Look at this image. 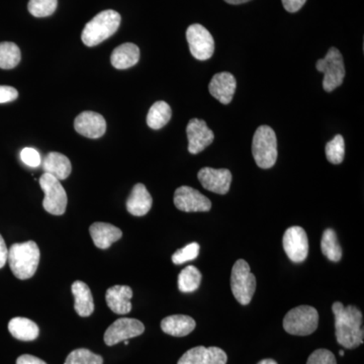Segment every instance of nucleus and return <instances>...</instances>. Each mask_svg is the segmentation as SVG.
I'll return each mask as SVG.
<instances>
[{
  "instance_id": "obj_1",
  "label": "nucleus",
  "mask_w": 364,
  "mask_h": 364,
  "mask_svg": "<svg viewBox=\"0 0 364 364\" xmlns=\"http://www.w3.org/2000/svg\"><path fill=\"white\" fill-rule=\"evenodd\" d=\"M337 342L344 348H358L363 344V316L355 306H345L340 301L333 304Z\"/></svg>"
},
{
  "instance_id": "obj_2",
  "label": "nucleus",
  "mask_w": 364,
  "mask_h": 364,
  "mask_svg": "<svg viewBox=\"0 0 364 364\" xmlns=\"http://www.w3.org/2000/svg\"><path fill=\"white\" fill-rule=\"evenodd\" d=\"M40 249L33 241L16 243L9 250L7 260L14 277L28 279L35 275L40 262Z\"/></svg>"
},
{
  "instance_id": "obj_3",
  "label": "nucleus",
  "mask_w": 364,
  "mask_h": 364,
  "mask_svg": "<svg viewBox=\"0 0 364 364\" xmlns=\"http://www.w3.org/2000/svg\"><path fill=\"white\" fill-rule=\"evenodd\" d=\"M121 25V16L116 11L107 9L97 14L83 28L81 39L87 47H95L111 38Z\"/></svg>"
},
{
  "instance_id": "obj_4",
  "label": "nucleus",
  "mask_w": 364,
  "mask_h": 364,
  "mask_svg": "<svg viewBox=\"0 0 364 364\" xmlns=\"http://www.w3.org/2000/svg\"><path fill=\"white\" fill-rule=\"evenodd\" d=\"M252 154L256 164L262 169L274 166L277 160V139L270 127L260 126L253 136Z\"/></svg>"
},
{
  "instance_id": "obj_5",
  "label": "nucleus",
  "mask_w": 364,
  "mask_h": 364,
  "mask_svg": "<svg viewBox=\"0 0 364 364\" xmlns=\"http://www.w3.org/2000/svg\"><path fill=\"white\" fill-rule=\"evenodd\" d=\"M318 313L311 306L291 309L284 318V328L289 334L308 336L317 330Z\"/></svg>"
},
{
  "instance_id": "obj_6",
  "label": "nucleus",
  "mask_w": 364,
  "mask_h": 364,
  "mask_svg": "<svg viewBox=\"0 0 364 364\" xmlns=\"http://www.w3.org/2000/svg\"><path fill=\"white\" fill-rule=\"evenodd\" d=\"M231 289L239 304H250L256 291V277L251 272L247 261L239 259L235 263L231 274Z\"/></svg>"
},
{
  "instance_id": "obj_7",
  "label": "nucleus",
  "mask_w": 364,
  "mask_h": 364,
  "mask_svg": "<svg viewBox=\"0 0 364 364\" xmlns=\"http://www.w3.org/2000/svg\"><path fill=\"white\" fill-rule=\"evenodd\" d=\"M317 70L324 74L323 88L327 92L336 90L343 83L345 66L343 57L337 48H331L323 59L318 60Z\"/></svg>"
},
{
  "instance_id": "obj_8",
  "label": "nucleus",
  "mask_w": 364,
  "mask_h": 364,
  "mask_svg": "<svg viewBox=\"0 0 364 364\" xmlns=\"http://www.w3.org/2000/svg\"><path fill=\"white\" fill-rule=\"evenodd\" d=\"M40 186L45 193L43 200L45 210L51 215H63L68 203V198L59 179L51 174L44 173L41 176Z\"/></svg>"
},
{
  "instance_id": "obj_9",
  "label": "nucleus",
  "mask_w": 364,
  "mask_h": 364,
  "mask_svg": "<svg viewBox=\"0 0 364 364\" xmlns=\"http://www.w3.org/2000/svg\"><path fill=\"white\" fill-rule=\"evenodd\" d=\"M186 40L188 42L189 51L196 59L205 61L214 55V38L212 33L200 23L188 26L186 31Z\"/></svg>"
},
{
  "instance_id": "obj_10",
  "label": "nucleus",
  "mask_w": 364,
  "mask_h": 364,
  "mask_svg": "<svg viewBox=\"0 0 364 364\" xmlns=\"http://www.w3.org/2000/svg\"><path fill=\"white\" fill-rule=\"evenodd\" d=\"M145 331V326L136 318H121L112 323L105 333V342L107 346H114L124 340L135 338Z\"/></svg>"
},
{
  "instance_id": "obj_11",
  "label": "nucleus",
  "mask_w": 364,
  "mask_h": 364,
  "mask_svg": "<svg viewBox=\"0 0 364 364\" xmlns=\"http://www.w3.org/2000/svg\"><path fill=\"white\" fill-rule=\"evenodd\" d=\"M282 245L287 257L294 263L303 262L308 257L309 239L301 227L289 228L284 235Z\"/></svg>"
},
{
  "instance_id": "obj_12",
  "label": "nucleus",
  "mask_w": 364,
  "mask_h": 364,
  "mask_svg": "<svg viewBox=\"0 0 364 364\" xmlns=\"http://www.w3.org/2000/svg\"><path fill=\"white\" fill-rule=\"evenodd\" d=\"M174 205L179 210L186 213L208 212L212 203L207 196L191 186H181L174 193Z\"/></svg>"
},
{
  "instance_id": "obj_13",
  "label": "nucleus",
  "mask_w": 364,
  "mask_h": 364,
  "mask_svg": "<svg viewBox=\"0 0 364 364\" xmlns=\"http://www.w3.org/2000/svg\"><path fill=\"white\" fill-rule=\"evenodd\" d=\"M188 139V151L191 154H198L208 147L215 140L214 132L208 128L203 119H193L186 127Z\"/></svg>"
},
{
  "instance_id": "obj_14",
  "label": "nucleus",
  "mask_w": 364,
  "mask_h": 364,
  "mask_svg": "<svg viewBox=\"0 0 364 364\" xmlns=\"http://www.w3.org/2000/svg\"><path fill=\"white\" fill-rule=\"evenodd\" d=\"M198 178L203 188L218 195H226L231 188L232 173L229 169L203 167L198 171Z\"/></svg>"
},
{
  "instance_id": "obj_15",
  "label": "nucleus",
  "mask_w": 364,
  "mask_h": 364,
  "mask_svg": "<svg viewBox=\"0 0 364 364\" xmlns=\"http://www.w3.org/2000/svg\"><path fill=\"white\" fill-rule=\"evenodd\" d=\"M226 352L219 347L198 346L189 349L177 364H226Z\"/></svg>"
},
{
  "instance_id": "obj_16",
  "label": "nucleus",
  "mask_w": 364,
  "mask_h": 364,
  "mask_svg": "<svg viewBox=\"0 0 364 364\" xmlns=\"http://www.w3.org/2000/svg\"><path fill=\"white\" fill-rule=\"evenodd\" d=\"M74 128L86 138L98 139L105 135L107 123L102 114L95 112H83L74 121Z\"/></svg>"
},
{
  "instance_id": "obj_17",
  "label": "nucleus",
  "mask_w": 364,
  "mask_h": 364,
  "mask_svg": "<svg viewBox=\"0 0 364 364\" xmlns=\"http://www.w3.org/2000/svg\"><path fill=\"white\" fill-rule=\"evenodd\" d=\"M236 78L229 72L215 74L208 85L210 95L223 105H229L233 100L236 91Z\"/></svg>"
},
{
  "instance_id": "obj_18",
  "label": "nucleus",
  "mask_w": 364,
  "mask_h": 364,
  "mask_svg": "<svg viewBox=\"0 0 364 364\" xmlns=\"http://www.w3.org/2000/svg\"><path fill=\"white\" fill-rule=\"evenodd\" d=\"M133 289L128 286H114L107 289L105 301L112 312L117 315H126L132 310L131 299Z\"/></svg>"
},
{
  "instance_id": "obj_19",
  "label": "nucleus",
  "mask_w": 364,
  "mask_h": 364,
  "mask_svg": "<svg viewBox=\"0 0 364 364\" xmlns=\"http://www.w3.org/2000/svg\"><path fill=\"white\" fill-rule=\"evenodd\" d=\"M152 203V196L146 186L142 183H136L127 200V210L135 217H143L149 213Z\"/></svg>"
},
{
  "instance_id": "obj_20",
  "label": "nucleus",
  "mask_w": 364,
  "mask_h": 364,
  "mask_svg": "<svg viewBox=\"0 0 364 364\" xmlns=\"http://www.w3.org/2000/svg\"><path fill=\"white\" fill-rule=\"evenodd\" d=\"M90 232L95 245L102 250L111 247L112 243L123 236V232L119 228L107 223H95L91 225Z\"/></svg>"
},
{
  "instance_id": "obj_21",
  "label": "nucleus",
  "mask_w": 364,
  "mask_h": 364,
  "mask_svg": "<svg viewBox=\"0 0 364 364\" xmlns=\"http://www.w3.org/2000/svg\"><path fill=\"white\" fill-rule=\"evenodd\" d=\"M196 323L193 318L186 315H173L163 318L162 331L174 337H184L196 329Z\"/></svg>"
},
{
  "instance_id": "obj_22",
  "label": "nucleus",
  "mask_w": 364,
  "mask_h": 364,
  "mask_svg": "<svg viewBox=\"0 0 364 364\" xmlns=\"http://www.w3.org/2000/svg\"><path fill=\"white\" fill-rule=\"evenodd\" d=\"M71 289L74 299H75L74 308H75L76 313L80 317H90L95 311V303H93V296L90 287L85 282L77 280V282H73Z\"/></svg>"
},
{
  "instance_id": "obj_23",
  "label": "nucleus",
  "mask_w": 364,
  "mask_h": 364,
  "mask_svg": "<svg viewBox=\"0 0 364 364\" xmlns=\"http://www.w3.org/2000/svg\"><path fill=\"white\" fill-rule=\"evenodd\" d=\"M45 173L51 174L59 181H64L70 176L72 165L70 160L58 152H51L43 160Z\"/></svg>"
},
{
  "instance_id": "obj_24",
  "label": "nucleus",
  "mask_w": 364,
  "mask_h": 364,
  "mask_svg": "<svg viewBox=\"0 0 364 364\" xmlns=\"http://www.w3.org/2000/svg\"><path fill=\"white\" fill-rule=\"evenodd\" d=\"M140 60V49L133 43L119 46L112 52L111 62L117 69H128L135 66Z\"/></svg>"
},
{
  "instance_id": "obj_25",
  "label": "nucleus",
  "mask_w": 364,
  "mask_h": 364,
  "mask_svg": "<svg viewBox=\"0 0 364 364\" xmlns=\"http://www.w3.org/2000/svg\"><path fill=\"white\" fill-rule=\"evenodd\" d=\"M9 330L14 338L21 341H33L39 337L40 329L30 318L16 317L9 323Z\"/></svg>"
},
{
  "instance_id": "obj_26",
  "label": "nucleus",
  "mask_w": 364,
  "mask_h": 364,
  "mask_svg": "<svg viewBox=\"0 0 364 364\" xmlns=\"http://www.w3.org/2000/svg\"><path fill=\"white\" fill-rule=\"evenodd\" d=\"M172 111L165 102H157L151 107L147 116V124L153 130H160L171 119Z\"/></svg>"
},
{
  "instance_id": "obj_27",
  "label": "nucleus",
  "mask_w": 364,
  "mask_h": 364,
  "mask_svg": "<svg viewBox=\"0 0 364 364\" xmlns=\"http://www.w3.org/2000/svg\"><path fill=\"white\" fill-rule=\"evenodd\" d=\"M321 249L326 257L332 262H339L342 258V248L340 246L336 232L333 229L325 230L321 240Z\"/></svg>"
},
{
  "instance_id": "obj_28",
  "label": "nucleus",
  "mask_w": 364,
  "mask_h": 364,
  "mask_svg": "<svg viewBox=\"0 0 364 364\" xmlns=\"http://www.w3.org/2000/svg\"><path fill=\"white\" fill-rule=\"evenodd\" d=\"M202 282V273L198 268L188 267L178 275V289L182 293H193L200 286Z\"/></svg>"
},
{
  "instance_id": "obj_29",
  "label": "nucleus",
  "mask_w": 364,
  "mask_h": 364,
  "mask_svg": "<svg viewBox=\"0 0 364 364\" xmlns=\"http://www.w3.org/2000/svg\"><path fill=\"white\" fill-rule=\"evenodd\" d=\"M21 62V50L14 43H0V68L13 69Z\"/></svg>"
},
{
  "instance_id": "obj_30",
  "label": "nucleus",
  "mask_w": 364,
  "mask_h": 364,
  "mask_svg": "<svg viewBox=\"0 0 364 364\" xmlns=\"http://www.w3.org/2000/svg\"><path fill=\"white\" fill-rule=\"evenodd\" d=\"M326 157L332 164L338 165L343 162L345 157V142L341 135H336L330 142L326 144Z\"/></svg>"
},
{
  "instance_id": "obj_31",
  "label": "nucleus",
  "mask_w": 364,
  "mask_h": 364,
  "mask_svg": "<svg viewBox=\"0 0 364 364\" xmlns=\"http://www.w3.org/2000/svg\"><path fill=\"white\" fill-rule=\"evenodd\" d=\"M64 364H104V359L88 349L79 348L67 356Z\"/></svg>"
},
{
  "instance_id": "obj_32",
  "label": "nucleus",
  "mask_w": 364,
  "mask_h": 364,
  "mask_svg": "<svg viewBox=\"0 0 364 364\" xmlns=\"http://www.w3.org/2000/svg\"><path fill=\"white\" fill-rule=\"evenodd\" d=\"M58 6V0H30L28 11L36 18L52 16Z\"/></svg>"
},
{
  "instance_id": "obj_33",
  "label": "nucleus",
  "mask_w": 364,
  "mask_h": 364,
  "mask_svg": "<svg viewBox=\"0 0 364 364\" xmlns=\"http://www.w3.org/2000/svg\"><path fill=\"white\" fill-rule=\"evenodd\" d=\"M200 254V245L198 243H191L186 247L179 249L172 255V262L174 264H183L188 261L195 260Z\"/></svg>"
},
{
  "instance_id": "obj_34",
  "label": "nucleus",
  "mask_w": 364,
  "mask_h": 364,
  "mask_svg": "<svg viewBox=\"0 0 364 364\" xmlns=\"http://www.w3.org/2000/svg\"><path fill=\"white\" fill-rule=\"evenodd\" d=\"M306 364H337L336 358L327 349H317L311 354Z\"/></svg>"
},
{
  "instance_id": "obj_35",
  "label": "nucleus",
  "mask_w": 364,
  "mask_h": 364,
  "mask_svg": "<svg viewBox=\"0 0 364 364\" xmlns=\"http://www.w3.org/2000/svg\"><path fill=\"white\" fill-rule=\"evenodd\" d=\"M21 161L30 167L40 166L41 163H42L39 152L33 148H25V149L21 150Z\"/></svg>"
},
{
  "instance_id": "obj_36",
  "label": "nucleus",
  "mask_w": 364,
  "mask_h": 364,
  "mask_svg": "<svg viewBox=\"0 0 364 364\" xmlns=\"http://www.w3.org/2000/svg\"><path fill=\"white\" fill-rule=\"evenodd\" d=\"M18 97V90L11 86L0 85V104H6L16 100Z\"/></svg>"
},
{
  "instance_id": "obj_37",
  "label": "nucleus",
  "mask_w": 364,
  "mask_h": 364,
  "mask_svg": "<svg viewBox=\"0 0 364 364\" xmlns=\"http://www.w3.org/2000/svg\"><path fill=\"white\" fill-rule=\"evenodd\" d=\"M282 1L284 9L289 13L294 14L299 11L304 6L306 0H282Z\"/></svg>"
},
{
  "instance_id": "obj_38",
  "label": "nucleus",
  "mask_w": 364,
  "mask_h": 364,
  "mask_svg": "<svg viewBox=\"0 0 364 364\" xmlns=\"http://www.w3.org/2000/svg\"><path fill=\"white\" fill-rule=\"evenodd\" d=\"M16 364H47L42 359L30 355V354H23L16 359Z\"/></svg>"
},
{
  "instance_id": "obj_39",
  "label": "nucleus",
  "mask_w": 364,
  "mask_h": 364,
  "mask_svg": "<svg viewBox=\"0 0 364 364\" xmlns=\"http://www.w3.org/2000/svg\"><path fill=\"white\" fill-rule=\"evenodd\" d=\"M7 255H9V250L6 245L4 238L0 235V268H2L6 265L7 261Z\"/></svg>"
},
{
  "instance_id": "obj_40",
  "label": "nucleus",
  "mask_w": 364,
  "mask_h": 364,
  "mask_svg": "<svg viewBox=\"0 0 364 364\" xmlns=\"http://www.w3.org/2000/svg\"><path fill=\"white\" fill-rule=\"evenodd\" d=\"M225 1H226L227 4L236 6V4H246V2L250 1V0H225Z\"/></svg>"
},
{
  "instance_id": "obj_41",
  "label": "nucleus",
  "mask_w": 364,
  "mask_h": 364,
  "mask_svg": "<svg viewBox=\"0 0 364 364\" xmlns=\"http://www.w3.org/2000/svg\"><path fill=\"white\" fill-rule=\"evenodd\" d=\"M257 364H279L277 361L273 360V359H263V360L259 361Z\"/></svg>"
},
{
  "instance_id": "obj_42",
  "label": "nucleus",
  "mask_w": 364,
  "mask_h": 364,
  "mask_svg": "<svg viewBox=\"0 0 364 364\" xmlns=\"http://www.w3.org/2000/svg\"><path fill=\"white\" fill-rule=\"evenodd\" d=\"M339 354H340V355L343 356L344 355V351L343 350H340L339 351Z\"/></svg>"
},
{
  "instance_id": "obj_43",
  "label": "nucleus",
  "mask_w": 364,
  "mask_h": 364,
  "mask_svg": "<svg viewBox=\"0 0 364 364\" xmlns=\"http://www.w3.org/2000/svg\"><path fill=\"white\" fill-rule=\"evenodd\" d=\"M124 345H129V341L128 340H124Z\"/></svg>"
}]
</instances>
